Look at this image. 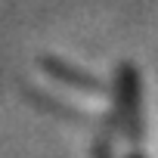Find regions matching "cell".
<instances>
[{
  "mask_svg": "<svg viewBox=\"0 0 158 158\" xmlns=\"http://www.w3.org/2000/svg\"><path fill=\"white\" fill-rule=\"evenodd\" d=\"M115 112H118L121 133L127 139H133V146H139V139H143V84H139L136 65H130V62H124L118 68V99H115Z\"/></svg>",
  "mask_w": 158,
  "mask_h": 158,
  "instance_id": "6da1fadb",
  "label": "cell"
},
{
  "mask_svg": "<svg viewBox=\"0 0 158 158\" xmlns=\"http://www.w3.org/2000/svg\"><path fill=\"white\" fill-rule=\"evenodd\" d=\"M44 68L50 71V77H56V81H62V84H68V87H74V90H90V93L102 90L96 77H90L87 71H77L74 65H68V62H62V59H44Z\"/></svg>",
  "mask_w": 158,
  "mask_h": 158,
  "instance_id": "7a4b0ae2",
  "label": "cell"
},
{
  "mask_svg": "<svg viewBox=\"0 0 158 158\" xmlns=\"http://www.w3.org/2000/svg\"><path fill=\"white\" fill-rule=\"evenodd\" d=\"M96 158H112L109 155V143H102V139L96 143Z\"/></svg>",
  "mask_w": 158,
  "mask_h": 158,
  "instance_id": "3957f363",
  "label": "cell"
},
{
  "mask_svg": "<svg viewBox=\"0 0 158 158\" xmlns=\"http://www.w3.org/2000/svg\"><path fill=\"white\" fill-rule=\"evenodd\" d=\"M127 158H143V155H139V152H133V155H127Z\"/></svg>",
  "mask_w": 158,
  "mask_h": 158,
  "instance_id": "277c9868",
  "label": "cell"
}]
</instances>
